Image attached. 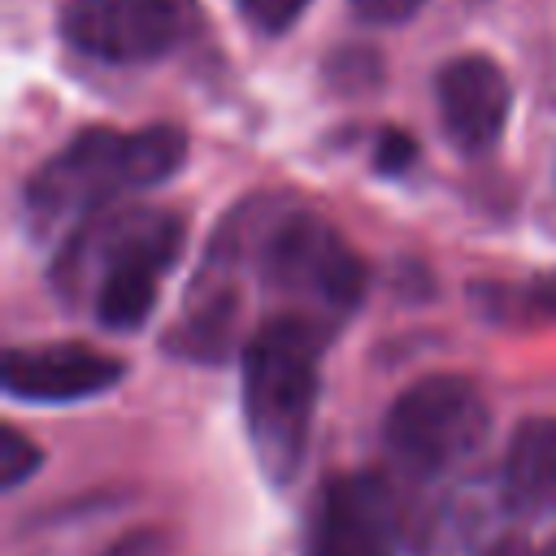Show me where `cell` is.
Masks as SVG:
<instances>
[{"mask_svg": "<svg viewBox=\"0 0 556 556\" xmlns=\"http://www.w3.org/2000/svg\"><path fill=\"white\" fill-rule=\"evenodd\" d=\"M35 465H39V447L26 443V434L17 426H4L0 430V482L13 491L35 473Z\"/></svg>", "mask_w": 556, "mask_h": 556, "instance_id": "obj_11", "label": "cell"}, {"mask_svg": "<svg viewBox=\"0 0 556 556\" xmlns=\"http://www.w3.org/2000/svg\"><path fill=\"white\" fill-rule=\"evenodd\" d=\"M252 261L265 291L282 300V313H308L334 326L361 304L365 265L317 213L274 208L252 235Z\"/></svg>", "mask_w": 556, "mask_h": 556, "instance_id": "obj_4", "label": "cell"}, {"mask_svg": "<svg viewBox=\"0 0 556 556\" xmlns=\"http://www.w3.org/2000/svg\"><path fill=\"white\" fill-rule=\"evenodd\" d=\"M426 0H352V13L369 26H400L408 22Z\"/></svg>", "mask_w": 556, "mask_h": 556, "instance_id": "obj_12", "label": "cell"}, {"mask_svg": "<svg viewBox=\"0 0 556 556\" xmlns=\"http://www.w3.org/2000/svg\"><path fill=\"white\" fill-rule=\"evenodd\" d=\"M326 334V321L278 308V317H265L243 343V421L274 482H291L304 465Z\"/></svg>", "mask_w": 556, "mask_h": 556, "instance_id": "obj_2", "label": "cell"}, {"mask_svg": "<svg viewBox=\"0 0 556 556\" xmlns=\"http://www.w3.org/2000/svg\"><path fill=\"white\" fill-rule=\"evenodd\" d=\"M547 556H556V543H552V552H547Z\"/></svg>", "mask_w": 556, "mask_h": 556, "instance_id": "obj_15", "label": "cell"}, {"mask_svg": "<svg viewBox=\"0 0 556 556\" xmlns=\"http://www.w3.org/2000/svg\"><path fill=\"white\" fill-rule=\"evenodd\" d=\"M187 135L169 122L143 130H109L91 126L74 135L30 182H26V217L39 230L87 226L109 213V204L126 191L152 187L182 165Z\"/></svg>", "mask_w": 556, "mask_h": 556, "instance_id": "obj_3", "label": "cell"}, {"mask_svg": "<svg viewBox=\"0 0 556 556\" xmlns=\"http://www.w3.org/2000/svg\"><path fill=\"white\" fill-rule=\"evenodd\" d=\"M434 100H439V122H443V135L478 156L486 148H495V139L504 135V122H508V104H513V91H508V78L504 70L491 61V56H456L439 70V83H434Z\"/></svg>", "mask_w": 556, "mask_h": 556, "instance_id": "obj_8", "label": "cell"}, {"mask_svg": "<svg viewBox=\"0 0 556 556\" xmlns=\"http://www.w3.org/2000/svg\"><path fill=\"white\" fill-rule=\"evenodd\" d=\"M122 378V361L87 343H39L4 356V391L39 404H65L96 395Z\"/></svg>", "mask_w": 556, "mask_h": 556, "instance_id": "obj_9", "label": "cell"}, {"mask_svg": "<svg viewBox=\"0 0 556 556\" xmlns=\"http://www.w3.org/2000/svg\"><path fill=\"white\" fill-rule=\"evenodd\" d=\"M486 400L469 378L434 374L400 391L382 421L391 460L408 478H443L486 443Z\"/></svg>", "mask_w": 556, "mask_h": 556, "instance_id": "obj_5", "label": "cell"}, {"mask_svg": "<svg viewBox=\"0 0 556 556\" xmlns=\"http://www.w3.org/2000/svg\"><path fill=\"white\" fill-rule=\"evenodd\" d=\"M304 4H308V0H239V9H243L256 26H265V30H282V26H291V22L300 17Z\"/></svg>", "mask_w": 556, "mask_h": 556, "instance_id": "obj_13", "label": "cell"}, {"mask_svg": "<svg viewBox=\"0 0 556 556\" xmlns=\"http://www.w3.org/2000/svg\"><path fill=\"white\" fill-rule=\"evenodd\" d=\"M504 500L517 513H556V417H530L513 430Z\"/></svg>", "mask_w": 556, "mask_h": 556, "instance_id": "obj_10", "label": "cell"}, {"mask_svg": "<svg viewBox=\"0 0 556 556\" xmlns=\"http://www.w3.org/2000/svg\"><path fill=\"white\" fill-rule=\"evenodd\" d=\"M486 556H534V552H530L526 543H508V539H504V543H495Z\"/></svg>", "mask_w": 556, "mask_h": 556, "instance_id": "obj_14", "label": "cell"}, {"mask_svg": "<svg viewBox=\"0 0 556 556\" xmlns=\"http://www.w3.org/2000/svg\"><path fill=\"white\" fill-rule=\"evenodd\" d=\"M304 556H400V508L382 478H334L308 521Z\"/></svg>", "mask_w": 556, "mask_h": 556, "instance_id": "obj_7", "label": "cell"}, {"mask_svg": "<svg viewBox=\"0 0 556 556\" xmlns=\"http://www.w3.org/2000/svg\"><path fill=\"white\" fill-rule=\"evenodd\" d=\"M182 252V222L161 208H117L78 226L56 261L65 300H87L109 330H135L152 317L165 274Z\"/></svg>", "mask_w": 556, "mask_h": 556, "instance_id": "obj_1", "label": "cell"}, {"mask_svg": "<svg viewBox=\"0 0 556 556\" xmlns=\"http://www.w3.org/2000/svg\"><path fill=\"white\" fill-rule=\"evenodd\" d=\"M195 26V0H70L65 39L104 65H148L174 52Z\"/></svg>", "mask_w": 556, "mask_h": 556, "instance_id": "obj_6", "label": "cell"}]
</instances>
